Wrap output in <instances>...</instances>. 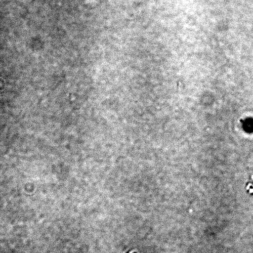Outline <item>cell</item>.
<instances>
[{"instance_id":"1","label":"cell","mask_w":253,"mask_h":253,"mask_svg":"<svg viewBox=\"0 0 253 253\" xmlns=\"http://www.w3.org/2000/svg\"></svg>"}]
</instances>
